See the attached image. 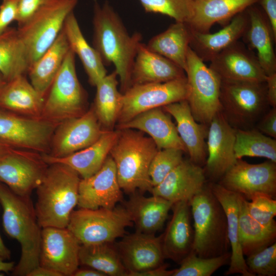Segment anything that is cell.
<instances>
[{"instance_id":"cell-57","label":"cell","mask_w":276,"mask_h":276,"mask_svg":"<svg viewBox=\"0 0 276 276\" xmlns=\"http://www.w3.org/2000/svg\"><path fill=\"white\" fill-rule=\"evenodd\" d=\"M7 82L2 74L0 73V94Z\"/></svg>"},{"instance_id":"cell-35","label":"cell","mask_w":276,"mask_h":276,"mask_svg":"<svg viewBox=\"0 0 276 276\" xmlns=\"http://www.w3.org/2000/svg\"><path fill=\"white\" fill-rule=\"evenodd\" d=\"M63 30L71 50L82 62L89 83L96 86L107 71L98 52L84 38L73 11L66 18Z\"/></svg>"},{"instance_id":"cell-40","label":"cell","mask_w":276,"mask_h":276,"mask_svg":"<svg viewBox=\"0 0 276 276\" xmlns=\"http://www.w3.org/2000/svg\"><path fill=\"white\" fill-rule=\"evenodd\" d=\"M234 151L237 159L244 156L260 157L276 163L275 139L255 128L236 129Z\"/></svg>"},{"instance_id":"cell-48","label":"cell","mask_w":276,"mask_h":276,"mask_svg":"<svg viewBox=\"0 0 276 276\" xmlns=\"http://www.w3.org/2000/svg\"><path fill=\"white\" fill-rule=\"evenodd\" d=\"M256 129L271 137L276 138V108L268 110L257 123Z\"/></svg>"},{"instance_id":"cell-15","label":"cell","mask_w":276,"mask_h":276,"mask_svg":"<svg viewBox=\"0 0 276 276\" xmlns=\"http://www.w3.org/2000/svg\"><path fill=\"white\" fill-rule=\"evenodd\" d=\"M93 106L81 116L59 123L53 134L48 155L64 157L97 141L104 131Z\"/></svg>"},{"instance_id":"cell-23","label":"cell","mask_w":276,"mask_h":276,"mask_svg":"<svg viewBox=\"0 0 276 276\" xmlns=\"http://www.w3.org/2000/svg\"><path fill=\"white\" fill-rule=\"evenodd\" d=\"M162 108L175 120L178 133L190 160L201 167L205 164L208 155L205 142L208 131L206 125L196 121L187 100L168 104Z\"/></svg>"},{"instance_id":"cell-36","label":"cell","mask_w":276,"mask_h":276,"mask_svg":"<svg viewBox=\"0 0 276 276\" xmlns=\"http://www.w3.org/2000/svg\"><path fill=\"white\" fill-rule=\"evenodd\" d=\"M246 200L239 195V240L242 254L247 257L276 242V224L265 226L252 218Z\"/></svg>"},{"instance_id":"cell-7","label":"cell","mask_w":276,"mask_h":276,"mask_svg":"<svg viewBox=\"0 0 276 276\" xmlns=\"http://www.w3.org/2000/svg\"><path fill=\"white\" fill-rule=\"evenodd\" d=\"M85 109V94L77 77L75 55L70 49L45 97L40 118L59 124L81 116Z\"/></svg>"},{"instance_id":"cell-20","label":"cell","mask_w":276,"mask_h":276,"mask_svg":"<svg viewBox=\"0 0 276 276\" xmlns=\"http://www.w3.org/2000/svg\"><path fill=\"white\" fill-rule=\"evenodd\" d=\"M122 262L128 271L127 276L156 268L165 259L162 249V235L136 231L126 236L115 245Z\"/></svg>"},{"instance_id":"cell-42","label":"cell","mask_w":276,"mask_h":276,"mask_svg":"<svg viewBox=\"0 0 276 276\" xmlns=\"http://www.w3.org/2000/svg\"><path fill=\"white\" fill-rule=\"evenodd\" d=\"M146 12L169 16L188 24L193 14L194 0H139Z\"/></svg>"},{"instance_id":"cell-10","label":"cell","mask_w":276,"mask_h":276,"mask_svg":"<svg viewBox=\"0 0 276 276\" xmlns=\"http://www.w3.org/2000/svg\"><path fill=\"white\" fill-rule=\"evenodd\" d=\"M185 72L188 87L187 100L192 114L197 122L207 125L221 111V80L190 47Z\"/></svg>"},{"instance_id":"cell-31","label":"cell","mask_w":276,"mask_h":276,"mask_svg":"<svg viewBox=\"0 0 276 276\" xmlns=\"http://www.w3.org/2000/svg\"><path fill=\"white\" fill-rule=\"evenodd\" d=\"M249 18L248 29L244 36L249 45L256 50L257 57L266 76L276 73L274 37L265 14L254 5L246 10Z\"/></svg>"},{"instance_id":"cell-38","label":"cell","mask_w":276,"mask_h":276,"mask_svg":"<svg viewBox=\"0 0 276 276\" xmlns=\"http://www.w3.org/2000/svg\"><path fill=\"white\" fill-rule=\"evenodd\" d=\"M30 67L25 47L17 29L9 27L0 35V73L7 82L28 73Z\"/></svg>"},{"instance_id":"cell-43","label":"cell","mask_w":276,"mask_h":276,"mask_svg":"<svg viewBox=\"0 0 276 276\" xmlns=\"http://www.w3.org/2000/svg\"><path fill=\"white\" fill-rule=\"evenodd\" d=\"M183 153L182 150L176 148L158 150L151 162L149 170L153 187L162 182L182 161Z\"/></svg>"},{"instance_id":"cell-47","label":"cell","mask_w":276,"mask_h":276,"mask_svg":"<svg viewBox=\"0 0 276 276\" xmlns=\"http://www.w3.org/2000/svg\"><path fill=\"white\" fill-rule=\"evenodd\" d=\"M49 0H19L16 21L18 27L24 25Z\"/></svg>"},{"instance_id":"cell-14","label":"cell","mask_w":276,"mask_h":276,"mask_svg":"<svg viewBox=\"0 0 276 276\" xmlns=\"http://www.w3.org/2000/svg\"><path fill=\"white\" fill-rule=\"evenodd\" d=\"M48 165L41 154L16 149L0 157V182L19 195L31 196Z\"/></svg>"},{"instance_id":"cell-55","label":"cell","mask_w":276,"mask_h":276,"mask_svg":"<svg viewBox=\"0 0 276 276\" xmlns=\"http://www.w3.org/2000/svg\"><path fill=\"white\" fill-rule=\"evenodd\" d=\"M15 262H6L0 258V272H9L12 271L15 266Z\"/></svg>"},{"instance_id":"cell-13","label":"cell","mask_w":276,"mask_h":276,"mask_svg":"<svg viewBox=\"0 0 276 276\" xmlns=\"http://www.w3.org/2000/svg\"><path fill=\"white\" fill-rule=\"evenodd\" d=\"M218 182L247 200L258 194L275 199L276 163L267 160L251 164L238 159Z\"/></svg>"},{"instance_id":"cell-19","label":"cell","mask_w":276,"mask_h":276,"mask_svg":"<svg viewBox=\"0 0 276 276\" xmlns=\"http://www.w3.org/2000/svg\"><path fill=\"white\" fill-rule=\"evenodd\" d=\"M210 62L209 67L221 81L266 82L267 76L257 56L239 40L221 51Z\"/></svg>"},{"instance_id":"cell-21","label":"cell","mask_w":276,"mask_h":276,"mask_svg":"<svg viewBox=\"0 0 276 276\" xmlns=\"http://www.w3.org/2000/svg\"><path fill=\"white\" fill-rule=\"evenodd\" d=\"M206 183L204 169L190 159H183L150 193L173 203L190 202Z\"/></svg>"},{"instance_id":"cell-2","label":"cell","mask_w":276,"mask_h":276,"mask_svg":"<svg viewBox=\"0 0 276 276\" xmlns=\"http://www.w3.org/2000/svg\"><path fill=\"white\" fill-rule=\"evenodd\" d=\"M0 204L4 230L21 247L19 262L12 274L27 276L39 264L42 230L31 196L19 195L0 182Z\"/></svg>"},{"instance_id":"cell-26","label":"cell","mask_w":276,"mask_h":276,"mask_svg":"<svg viewBox=\"0 0 276 276\" xmlns=\"http://www.w3.org/2000/svg\"><path fill=\"white\" fill-rule=\"evenodd\" d=\"M249 26L247 12H242L219 31L200 33L192 31L190 47L203 62L211 61L223 50L245 34Z\"/></svg>"},{"instance_id":"cell-44","label":"cell","mask_w":276,"mask_h":276,"mask_svg":"<svg viewBox=\"0 0 276 276\" xmlns=\"http://www.w3.org/2000/svg\"><path fill=\"white\" fill-rule=\"evenodd\" d=\"M249 272L254 276H274L276 274V242L245 260Z\"/></svg>"},{"instance_id":"cell-54","label":"cell","mask_w":276,"mask_h":276,"mask_svg":"<svg viewBox=\"0 0 276 276\" xmlns=\"http://www.w3.org/2000/svg\"><path fill=\"white\" fill-rule=\"evenodd\" d=\"M11 251L5 245L0 235V258L8 260L11 258Z\"/></svg>"},{"instance_id":"cell-51","label":"cell","mask_w":276,"mask_h":276,"mask_svg":"<svg viewBox=\"0 0 276 276\" xmlns=\"http://www.w3.org/2000/svg\"><path fill=\"white\" fill-rule=\"evenodd\" d=\"M168 264H163L162 265L143 272L134 273L132 276H172L173 270H168Z\"/></svg>"},{"instance_id":"cell-17","label":"cell","mask_w":276,"mask_h":276,"mask_svg":"<svg viewBox=\"0 0 276 276\" xmlns=\"http://www.w3.org/2000/svg\"><path fill=\"white\" fill-rule=\"evenodd\" d=\"M209 126L208 157L204 170L211 182H217L237 160L234 151L236 129L227 122L221 111L213 117Z\"/></svg>"},{"instance_id":"cell-58","label":"cell","mask_w":276,"mask_h":276,"mask_svg":"<svg viewBox=\"0 0 276 276\" xmlns=\"http://www.w3.org/2000/svg\"><path fill=\"white\" fill-rule=\"evenodd\" d=\"M0 206H1V204H0Z\"/></svg>"},{"instance_id":"cell-49","label":"cell","mask_w":276,"mask_h":276,"mask_svg":"<svg viewBox=\"0 0 276 276\" xmlns=\"http://www.w3.org/2000/svg\"><path fill=\"white\" fill-rule=\"evenodd\" d=\"M265 11L274 37L276 39V0H260Z\"/></svg>"},{"instance_id":"cell-37","label":"cell","mask_w":276,"mask_h":276,"mask_svg":"<svg viewBox=\"0 0 276 276\" xmlns=\"http://www.w3.org/2000/svg\"><path fill=\"white\" fill-rule=\"evenodd\" d=\"M118 75L115 71L106 75L96 85V94L93 105L102 128L111 130L117 121L123 94L118 89Z\"/></svg>"},{"instance_id":"cell-4","label":"cell","mask_w":276,"mask_h":276,"mask_svg":"<svg viewBox=\"0 0 276 276\" xmlns=\"http://www.w3.org/2000/svg\"><path fill=\"white\" fill-rule=\"evenodd\" d=\"M119 133L109 155L113 160L119 185L132 194L137 189L150 192L149 174L151 162L158 149L150 137L132 129H118Z\"/></svg>"},{"instance_id":"cell-32","label":"cell","mask_w":276,"mask_h":276,"mask_svg":"<svg viewBox=\"0 0 276 276\" xmlns=\"http://www.w3.org/2000/svg\"><path fill=\"white\" fill-rule=\"evenodd\" d=\"M44 99L22 75L7 82L0 94V108L18 114L41 118Z\"/></svg>"},{"instance_id":"cell-22","label":"cell","mask_w":276,"mask_h":276,"mask_svg":"<svg viewBox=\"0 0 276 276\" xmlns=\"http://www.w3.org/2000/svg\"><path fill=\"white\" fill-rule=\"evenodd\" d=\"M171 209V219L162 235V249L165 259L179 264L193 250L194 231L190 202H176Z\"/></svg>"},{"instance_id":"cell-45","label":"cell","mask_w":276,"mask_h":276,"mask_svg":"<svg viewBox=\"0 0 276 276\" xmlns=\"http://www.w3.org/2000/svg\"><path fill=\"white\" fill-rule=\"evenodd\" d=\"M247 210L257 221L265 226L276 224V200L265 194H258L250 201L246 200Z\"/></svg>"},{"instance_id":"cell-6","label":"cell","mask_w":276,"mask_h":276,"mask_svg":"<svg viewBox=\"0 0 276 276\" xmlns=\"http://www.w3.org/2000/svg\"><path fill=\"white\" fill-rule=\"evenodd\" d=\"M221 112L236 129L254 128L269 106L265 82L221 81Z\"/></svg>"},{"instance_id":"cell-24","label":"cell","mask_w":276,"mask_h":276,"mask_svg":"<svg viewBox=\"0 0 276 276\" xmlns=\"http://www.w3.org/2000/svg\"><path fill=\"white\" fill-rule=\"evenodd\" d=\"M118 130H105L99 139L91 145L68 155L52 157L41 154L48 165L59 163L76 171L82 178H86L98 172L103 166L118 135Z\"/></svg>"},{"instance_id":"cell-3","label":"cell","mask_w":276,"mask_h":276,"mask_svg":"<svg viewBox=\"0 0 276 276\" xmlns=\"http://www.w3.org/2000/svg\"><path fill=\"white\" fill-rule=\"evenodd\" d=\"M79 174L69 167L48 165L36 188L35 209L40 226L67 227L71 215L78 205Z\"/></svg>"},{"instance_id":"cell-9","label":"cell","mask_w":276,"mask_h":276,"mask_svg":"<svg viewBox=\"0 0 276 276\" xmlns=\"http://www.w3.org/2000/svg\"><path fill=\"white\" fill-rule=\"evenodd\" d=\"M133 224L126 208H79L74 210L67 228L81 244L112 243Z\"/></svg>"},{"instance_id":"cell-39","label":"cell","mask_w":276,"mask_h":276,"mask_svg":"<svg viewBox=\"0 0 276 276\" xmlns=\"http://www.w3.org/2000/svg\"><path fill=\"white\" fill-rule=\"evenodd\" d=\"M112 243L81 244L79 252L80 265L96 269L106 275L127 276L128 271L116 246Z\"/></svg>"},{"instance_id":"cell-29","label":"cell","mask_w":276,"mask_h":276,"mask_svg":"<svg viewBox=\"0 0 276 276\" xmlns=\"http://www.w3.org/2000/svg\"><path fill=\"white\" fill-rule=\"evenodd\" d=\"M260 0H194L192 17L187 24L192 31L209 33L216 23L227 22Z\"/></svg>"},{"instance_id":"cell-52","label":"cell","mask_w":276,"mask_h":276,"mask_svg":"<svg viewBox=\"0 0 276 276\" xmlns=\"http://www.w3.org/2000/svg\"><path fill=\"white\" fill-rule=\"evenodd\" d=\"M27 276H61V275L53 270L38 265L31 271Z\"/></svg>"},{"instance_id":"cell-41","label":"cell","mask_w":276,"mask_h":276,"mask_svg":"<svg viewBox=\"0 0 276 276\" xmlns=\"http://www.w3.org/2000/svg\"><path fill=\"white\" fill-rule=\"evenodd\" d=\"M231 252L212 258L198 256L194 251L188 255L174 269L172 276H210L219 268L229 263Z\"/></svg>"},{"instance_id":"cell-8","label":"cell","mask_w":276,"mask_h":276,"mask_svg":"<svg viewBox=\"0 0 276 276\" xmlns=\"http://www.w3.org/2000/svg\"><path fill=\"white\" fill-rule=\"evenodd\" d=\"M79 0H49L24 25L17 28L30 67L48 49L62 31ZM29 67V68H30Z\"/></svg>"},{"instance_id":"cell-30","label":"cell","mask_w":276,"mask_h":276,"mask_svg":"<svg viewBox=\"0 0 276 276\" xmlns=\"http://www.w3.org/2000/svg\"><path fill=\"white\" fill-rule=\"evenodd\" d=\"M126 202V209L129 213L136 231L155 234L163 226L173 203L158 196L150 197L132 194Z\"/></svg>"},{"instance_id":"cell-1","label":"cell","mask_w":276,"mask_h":276,"mask_svg":"<svg viewBox=\"0 0 276 276\" xmlns=\"http://www.w3.org/2000/svg\"><path fill=\"white\" fill-rule=\"evenodd\" d=\"M93 24V47L105 66L114 65L123 93L131 86V71L142 35L135 32L130 35L118 13L107 1L102 6L95 1Z\"/></svg>"},{"instance_id":"cell-18","label":"cell","mask_w":276,"mask_h":276,"mask_svg":"<svg viewBox=\"0 0 276 276\" xmlns=\"http://www.w3.org/2000/svg\"><path fill=\"white\" fill-rule=\"evenodd\" d=\"M122 198L116 165L109 155L98 172L80 179L77 205L79 208L112 209Z\"/></svg>"},{"instance_id":"cell-11","label":"cell","mask_w":276,"mask_h":276,"mask_svg":"<svg viewBox=\"0 0 276 276\" xmlns=\"http://www.w3.org/2000/svg\"><path fill=\"white\" fill-rule=\"evenodd\" d=\"M122 94L118 125L147 110L187 100V80L185 76L165 82L134 85Z\"/></svg>"},{"instance_id":"cell-56","label":"cell","mask_w":276,"mask_h":276,"mask_svg":"<svg viewBox=\"0 0 276 276\" xmlns=\"http://www.w3.org/2000/svg\"><path fill=\"white\" fill-rule=\"evenodd\" d=\"M17 149L0 140V157L11 152Z\"/></svg>"},{"instance_id":"cell-25","label":"cell","mask_w":276,"mask_h":276,"mask_svg":"<svg viewBox=\"0 0 276 276\" xmlns=\"http://www.w3.org/2000/svg\"><path fill=\"white\" fill-rule=\"evenodd\" d=\"M118 129H132L147 133L158 150L176 148L187 152L174 124L162 107L142 112L122 124Z\"/></svg>"},{"instance_id":"cell-34","label":"cell","mask_w":276,"mask_h":276,"mask_svg":"<svg viewBox=\"0 0 276 276\" xmlns=\"http://www.w3.org/2000/svg\"><path fill=\"white\" fill-rule=\"evenodd\" d=\"M191 36V29L187 24L175 21L165 31L151 38L146 47L185 71Z\"/></svg>"},{"instance_id":"cell-50","label":"cell","mask_w":276,"mask_h":276,"mask_svg":"<svg viewBox=\"0 0 276 276\" xmlns=\"http://www.w3.org/2000/svg\"><path fill=\"white\" fill-rule=\"evenodd\" d=\"M267 98L269 106L276 108V73L266 76Z\"/></svg>"},{"instance_id":"cell-12","label":"cell","mask_w":276,"mask_h":276,"mask_svg":"<svg viewBox=\"0 0 276 276\" xmlns=\"http://www.w3.org/2000/svg\"><path fill=\"white\" fill-rule=\"evenodd\" d=\"M58 125L0 108V140L17 149L48 153Z\"/></svg>"},{"instance_id":"cell-53","label":"cell","mask_w":276,"mask_h":276,"mask_svg":"<svg viewBox=\"0 0 276 276\" xmlns=\"http://www.w3.org/2000/svg\"><path fill=\"white\" fill-rule=\"evenodd\" d=\"M102 272L91 267L78 268L74 273L73 276H106Z\"/></svg>"},{"instance_id":"cell-28","label":"cell","mask_w":276,"mask_h":276,"mask_svg":"<svg viewBox=\"0 0 276 276\" xmlns=\"http://www.w3.org/2000/svg\"><path fill=\"white\" fill-rule=\"evenodd\" d=\"M208 183L212 192L222 205L227 219L231 257L229 268L224 275L240 274L242 276H254L248 269L239 240V195L225 189L218 182H210Z\"/></svg>"},{"instance_id":"cell-46","label":"cell","mask_w":276,"mask_h":276,"mask_svg":"<svg viewBox=\"0 0 276 276\" xmlns=\"http://www.w3.org/2000/svg\"><path fill=\"white\" fill-rule=\"evenodd\" d=\"M19 0H3L0 5V35L17 18Z\"/></svg>"},{"instance_id":"cell-27","label":"cell","mask_w":276,"mask_h":276,"mask_svg":"<svg viewBox=\"0 0 276 276\" xmlns=\"http://www.w3.org/2000/svg\"><path fill=\"white\" fill-rule=\"evenodd\" d=\"M185 76V71L173 62L140 44L131 71V86L165 82Z\"/></svg>"},{"instance_id":"cell-16","label":"cell","mask_w":276,"mask_h":276,"mask_svg":"<svg viewBox=\"0 0 276 276\" xmlns=\"http://www.w3.org/2000/svg\"><path fill=\"white\" fill-rule=\"evenodd\" d=\"M81 244L67 227L42 228L39 265L73 276L79 268Z\"/></svg>"},{"instance_id":"cell-5","label":"cell","mask_w":276,"mask_h":276,"mask_svg":"<svg viewBox=\"0 0 276 276\" xmlns=\"http://www.w3.org/2000/svg\"><path fill=\"white\" fill-rule=\"evenodd\" d=\"M190 204L194 221L192 251L202 258L215 257L229 251L226 214L208 183Z\"/></svg>"},{"instance_id":"cell-33","label":"cell","mask_w":276,"mask_h":276,"mask_svg":"<svg viewBox=\"0 0 276 276\" xmlns=\"http://www.w3.org/2000/svg\"><path fill=\"white\" fill-rule=\"evenodd\" d=\"M70 49L62 29L53 43L29 68L30 82L43 97H45Z\"/></svg>"}]
</instances>
